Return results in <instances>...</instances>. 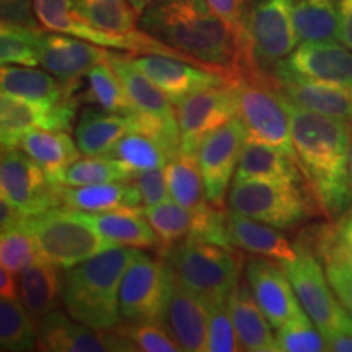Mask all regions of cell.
Segmentation results:
<instances>
[{
    "label": "cell",
    "instance_id": "obj_1",
    "mask_svg": "<svg viewBox=\"0 0 352 352\" xmlns=\"http://www.w3.org/2000/svg\"><path fill=\"white\" fill-rule=\"evenodd\" d=\"M138 26L189 63L222 74L232 83L263 70L254 64L248 41L208 0H155L139 15Z\"/></svg>",
    "mask_w": 352,
    "mask_h": 352
},
{
    "label": "cell",
    "instance_id": "obj_2",
    "mask_svg": "<svg viewBox=\"0 0 352 352\" xmlns=\"http://www.w3.org/2000/svg\"><path fill=\"white\" fill-rule=\"evenodd\" d=\"M283 101L289 113L297 165L305 176L315 204L327 217H341L352 206V124L310 111L285 98Z\"/></svg>",
    "mask_w": 352,
    "mask_h": 352
},
{
    "label": "cell",
    "instance_id": "obj_3",
    "mask_svg": "<svg viewBox=\"0 0 352 352\" xmlns=\"http://www.w3.org/2000/svg\"><path fill=\"white\" fill-rule=\"evenodd\" d=\"M140 254L134 246H114L64 270L63 303L67 314L101 331L120 327L121 279Z\"/></svg>",
    "mask_w": 352,
    "mask_h": 352
},
{
    "label": "cell",
    "instance_id": "obj_4",
    "mask_svg": "<svg viewBox=\"0 0 352 352\" xmlns=\"http://www.w3.org/2000/svg\"><path fill=\"white\" fill-rule=\"evenodd\" d=\"M162 256L171 279L195 294L209 310L227 303L240 283L241 258L233 248L184 239Z\"/></svg>",
    "mask_w": 352,
    "mask_h": 352
},
{
    "label": "cell",
    "instance_id": "obj_5",
    "mask_svg": "<svg viewBox=\"0 0 352 352\" xmlns=\"http://www.w3.org/2000/svg\"><path fill=\"white\" fill-rule=\"evenodd\" d=\"M26 226L36 240L41 258L63 270L116 246L88 222L82 210L67 206L28 217Z\"/></svg>",
    "mask_w": 352,
    "mask_h": 352
},
{
    "label": "cell",
    "instance_id": "obj_6",
    "mask_svg": "<svg viewBox=\"0 0 352 352\" xmlns=\"http://www.w3.org/2000/svg\"><path fill=\"white\" fill-rule=\"evenodd\" d=\"M236 88L239 118L248 132V138L274 147L296 160L289 113L272 83L271 72L258 70L250 74L236 83Z\"/></svg>",
    "mask_w": 352,
    "mask_h": 352
},
{
    "label": "cell",
    "instance_id": "obj_7",
    "mask_svg": "<svg viewBox=\"0 0 352 352\" xmlns=\"http://www.w3.org/2000/svg\"><path fill=\"white\" fill-rule=\"evenodd\" d=\"M228 209L280 230H289L310 217L311 202L297 183L246 179L232 184Z\"/></svg>",
    "mask_w": 352,
    "mask_h": 352
},
{
    "label": "cell",
    "instance_id": "obj_8",
    "mask_svg": "<svg viewBox=\"0 0 352 352\" xmlns=\"http://www.w3.org/2000/svg\"><path fill=\"white\" fill-rule=\"evenodd\" d=\"M296 246L298 252L297 258L290 263L280 264L292 283L302 308L316 324L324 340H329L340 331H351L352 316L334 294L328 276H324L327 271L321 267L316 254L302 241L296 243Z\"/></svg>",
    "mask_w": 352,
    "mask_h": 352
},
{
    "label": "cell",
    "instance_id": "obj_9",
    "mask_svg": "<svg viewBox=\"0 0 352 352\" xmlns=\"http://www.w3.org/2000/svg\"><path fill=\"white\" fill-rule=\"evenodd\" d=\"M34 10L39 23L50 32L65 33L94 43L96 46L127 51L129 54H165L188 60L173 47L152 38L142 30H135L127 34H116L95 28L78 15L70 0H34Z\"/></svg>",
    "mask_w": 352,
    "mask_h": 352
},
{
    "label": "cell",
    "instance_id": "obj_10",
    "mask_svg": "<svg viewBox=\"0 0 352 352\" xmlns=\"http://www.w3.org/2000/svg\"><path fill=\"white\" fill-rule=\"evenodd\" d=\"M297 0H254L246 15V36L254 64L270 70L300 44L294 25Z\"/></svg>",
    "mask_w": 352,
    "mask_h": 352
},
{
    "label": "cell",
    "instance_id": "obj_11",
    "mask_svg": "<svg viewBox=\"0 0 352 352\" xmlns=\"http://www.w3.org/2000/svg\"><path fill=\"white\" fill-rule=\"evenodd\" d=\"M0 192L26 217L59 208V184H54L28 153L2 148Z\"/></svg>",
    "mask_w": 352,
    "mask_h": 352
},
{
    "label": "cell",
    "instance_id": "obj_12",
    "mask_svg": "<svg viewBox=\"0 0 352 352\" xmlns=\"http://www.w3.org/2000/svg\"><path fill=\"white\" fill-rule=\"evenodd\" d=\"M246 140L248 132L236 114L226 124L204 135L197 145L196 157L204 178L206 196L215 208H226L228 186L232 176L235 175Z\"/></svg>",
    "mask_w": 352,
    "mask_h": 352
},
{
    "label": "cell",
    "instance_id": "obj_13",
    "mask_svg": "<svg viewBox=\"0 0 352 352\" xmlns=\"http://www.w3.org/2000/svg\"><path fill=\"white\" fill-rule=\"evenodd\" d=\"M239 114L236 83L210 87L195 91L176 104L179 124V151L196 153L204 135L217 129Z\"/></svg>",
    "mask_w": 352,
    "mask_h": 352
},
{
    "label": "cell",
    "instance_id": "obj_14",
    "mask_svg": "<svg viewBox=\"0 0 352 352\" xmlns=\"http://www.w3.org/2000/svg\"><path fill=\"white\" fill-rule=\"evenodd\" d=\"M168 272L164 259L142 253L131 263L120 285V314L124 321L158 320L164 307Z\"/></svg>",
    "mask_w": 352,
    "mask_h": 352
},
{
    "label": "cell",
    "instance_id": "obj_15",
    "mask_svg": "<svg viewBox=\"0 0 352 352\" xmlns=\"http://www.w3.org/2000/svg\"><path fill=\"white\" fill-rule=\"evenodd\" d=\"M39 351L51 352H118L139 351L134 342L118 331L87 327L63 311H52L38 323Z\"/></svg>",
    "mask_w": 352,
    "mask_h": 352
},
{
    "label": "cell",
    "instance_id": "obj_16",
    "mask_svg": "<svg viewBox=\"0 0 352 352\" xmlns=\"http://www.w3.org/2000/svg\"><path fill=\"white\" fill-rule=\"evenodd\" d=\"M271 70L352 88V50L333 39L300 43Z\"/></svg>",
    "mask_w": 352,
    "mask_h": 352
},
{
    "label": "cell",
    "instance_id": "obj_17",
    "mask_svg": "<svg viewBox=\"0 0 352 352\" xmlns=\"http://www.w3.org/2000/svg\"><path fill=\"white\" fill-rule=\"evenodd\" d=\"M131 60L178 104L195 91L232 83L226 76L165 54H129Z\"/></svg>",
    "mask_w": 352,
    "mask_h": 352
},
{
    "label": "cell",
    "instance_id": "obj_18",
    "mask_svg": "<svg viewBox=\"0 0 352 352\" xmlns=\"http://www.w3.org/2000/svg\"><path fill=\"white\" fill-rule=\"evenodd\" d=\"M168 272V271H166ZM210 310L183 285H179L168 274V285L160 321L182 351L201 352L208 346Z\"/></svg>",
    "mask_w": 352,
    "mask_h": 352
},
{
    "label": "cell",
    "instance_id": "obj_19",
    "mask_svg": "<svg viewBox=\"0 0 352 352\" xmlns=\"http://www.w3.org/2000/svg\"><path fill=\"white\" fill-rule=\"evenodd\" d=\"M246 280L272 328L284 327L302 310L292 283L279 261L270 258L252 259L246 266Z\"/></svg>",
    "mask_w": 352,
    "mask_h": 352
},
{
    "label": "cell",
    "instance_id": "obj_20",
    "mask_svg": "<svg viewBox=\"0 0 352 352\" xmlns=\"http://www.w3.org/2000/svg\"><path fill=\"white\" fill-rule=\"evenodd\" d=\"M107 56L108 51L101 46L70 34H39V64L69 88H77L82 78Z\"/></svg>",
    "mask_w": 352,
    "mask_h": 352
},
{
    "label": "cell",
    "instance_id": "obj_21",
    "mask_svg": "<svg viewBox=\"0 0 352 352\" xmlns=\"http://www.w3.org/2000/svg\"><path fill=\"white\" fill-rule=\"evenodd\" d=\"M77 98H74L56 111L46 113L19 96L2 94L0 98L2 148H19L26 132L38 127L47 131H69L77 111Z\"/></svg>",
    "mask_w": 352,
    "mask_h": 352
},
{
    "label": "cell",
    "instance_id": "obj_22",
    "mask_svg": "<svg viewBox=\"0 0 352 352\" xmlns=\"http://www.w3.org/2000/svg\"><path fill=\"white\" fill-rule=\"evenodd\" d=\"M271 76L277 94L290 103L352 124L351 87L307 80L280 70H271Z\"/></svg>",
    "mask_w": 352,
    "mask_h": 352
},
{
    "label": "cell",
    "instance_id": "obj_23",
    "mask_svg": "<svg viewBox=\"0 0 352 352\" xmlns=\"http://www.w3.org/2000/svg\"><path fill=\"white\" fill-rule=\"evenodd\" d=\"M0 88L2 94L28 101L46 113L59 109L63 104L76 98V88L65 87L59 78L46 70L25 65L3 64L0 69Z\"/></svg>",
    "mask_w": 352,
    "mask_h": 352
},
{
    "label": "cell",
    "instance_id": "obj_24",
    "mask_svg": "<svg viewBox=\"0 0 352 352\" xmlns=\"http://www.w3.org/2000/svg\"><path fill=\"white\" fill-rule=\"evenodd\" d=\"M63 206L82 212H111V210H142L144 202L135 183L111 182L87 186L59 184Z\"/></svg>",
    "mask_w": 352,
    "mask_h": 352
},
{
    "label": "cell",
    "instance_id": "obj_25",
    "mask_svg": "<svg viewBox=\"0 0 352 352\" xmlns=\"http://www.w3.org/2000/svg\"><path fill=\"white\" fill-rule=\"evenodd\" d=\"M227 233L230 243L246 253L279 263L294 261L298 254L297 246L290 243L276 227L232 210L227 214Z\"/></svg>",
    "mask_w": 352,
    "mask_h": 352
},
{
    "label": "cell",
    "instance_id": "obj_26",
    "mask_svg": "<svg viewBox=\"0 0 352 352\" xmlns=\"http://www.w3.org/2000/svg\"><path fill=\"white\" fill-rule=\"evenodd\" d=\"M107 60L121 78L122 85L129 100L134 104L135 113L145 114L160 120H178L176 118V104L168 95L148 78L138 65L131 60V56L114 54L108 51Z\"/></svg>",
    "mask_w": 352,
    "mask_h": 352
},
{
    "label": "cell",
    "instance_id": "obj_27",
    "mask_svg": "<svg viewBox=\"0 0 352 352\" xmlns=\"http://www.w3.org/2000/svg\"><path fill=\"white\" fill-rule=\"evenodd\" d=\"M233 324L243 351L274 352L277 351L276 336L271 333V323L254 300L248 280H241L228 297Z\"/></svg>",
    "mask_w": 352,
    "mask_h": 352
},
{
    "label": "cell",
    "instance_id": "obj_28",
    "mask_svg": "<svg viewBox=\"0 0 352 352\" xmlns=\"http://www.w3.org/2000/svg\"><path fill=\"white\" fill-rule=\"evenodd\" d=\"M57 267L41 258L19 276L20 300L36 324L44 316L56 311L63 300L64 277H60Z\"/></svg>",
    "mask_w": 352,
    "mask_h": 352
},
{
    "label": "cell",
    "instance_id": "obj_29",
    "mask_svg": "<svg viewBox=\"0 0 352 352\" xmlns=\"http://www.w3.org/2000/svg\"><path fill=\"white\" fill-rule=\"evenodd\" d=\"M85 219L104 239L116 246L162 250V240L147 219L139 210H111V212H83Z\"/></svg>",
    "mask_w": 352,
    "mask_h": 352
},
{
    "label": "cell",
    "instance_id": "obj_30",
    "mask_svg": "<svg viewBox=\"0 0 352 352\" xmlns=\"http://www.w3.org/2000/svg\"><path fill=\"white\" fill-rule=\"evenodd\" d=\"M300 173L296 160L274 147L248 138L233 175V183L246 179H274L298 184L302 183Z\"/></svg>",
    "mask_w": 352,
    "mask_h": 352
},
{
    "label": "cell",
    "instance_id": "obj_31",
    "mask_svg": "<svg viewBox=\"0 0 352 352\" xmlns=\"http://www.w3.org/2000/svg\"><path fill=\"white\" fill-rule=\"evenodd\" d=\"M20 148L28 153L56 184L57 176L80 158V148L65 131L32 129L23 135Z\"/></svg>",
    "mask_w": 352,
    "mask_h": 352
},
{
    "label": "cell",
    "instance_id": "obj_32",
    "mask_svg": "<svg viewBox=\"0 0 352 352\" xmlns=\"http://www.w3.org/2000/svg\"><path fill=\"white\" fill-rule=\"evenodd\" d=\"M131 127L129 114L87 108L78 118L76 142L83 155H104L131 131Z\"/></svg>",
    "mask_w": 352,
    "mask_h": 352
},
{
    "label": "cell",
    "instance_id": "obj_33",
    "mask_svg": "<svg viewBox=\"0 0 352 352\" xmlns=\"http://www.w3.org/2000/svg\"><path fill=\"white\" fill-rule=\"evenodd\" d=\"M318 256L324 270L352 274V209L331 223L316 227L314 235L300 240Z\"/></svg>",
    "mask_w": 352,
    "mask_h": 352
},
{
    "label": "cell",
    "instance_id": "obj_34",
    "mask_svg": "<svg viewBox=\"0 0 352 352\" xmlns=\"http://www.w3.org/2000/svg\"><path fill=\"white\" fill-rule=\"evenodd\" d=\"M165 173L171 199L192 212H199L210 206L196 153L178 151L166 164Z\"/></svg>",
    "mask_w": 352,
    "mask_h": 352
},
{
    "label": "cell",
    "instance_id": "obj_35",
    "mask_svg": "<svg viewBox=\"0 0 352 352\" xmlns=\"http://www.w3.org/2000/svg\"><path fill=\"white\" fill-rule=\"evenodd\" d=\"M104 155L113 158L134 175L140 171L165 168L173 153L152 135L139 131H129Z\"/></svg>",
    "mask_w": 352,
    "mask_h": 352
},
{
    "label": "cell",
    "instance_id": "obj_36",
    "mask_svg": "<svg viewBox=\"0 0 352 352\" xmlns=\"http://www.w3.org/2000/svg\"><path fill=\"white\" fill-rule=\"evenodd\" d=\"M294 25L300 43L338 38V0H297L294 7Z\"/></svg>",
    "mask_w": 352,
    "mask_h": 352
},
{
    "label": "cell",
    "instance_id": "obj_37",
    "mask_svg": "<svg viewBox=\"0 0 352 352\" xmlns=\"http://www.w3.org/2000/svg\"><path fill=\"white\" fill-rule=\"evenodd\" d=\"M108 57V56H107ZM82 100L85 103H95L98 108L109 113L134 114L135 108L127 96L121 78L114 72L107 59L96 64L87 74V90Z\"/></svg>",
    "mask_w": 352,
    "mask_h": 352
},
{
    "label": "cell",
    "instance_id": "obj_38",
    "mask_svg": "<svg viewBox=\"0 0 352 352\" xmlns=\"http://www.w3.org/2000/svg\"><path fill=\"white\" fill-rule=\"evenodd\" d=\"M32 315L16 298L0 300V349L7 352L34 351L39 346V334Z\"/></svg>",
    "mask_w": 352,
    "mask_h": 352
},
{
    "label": "cell",
    "instance_id": "obj_39",
    "mask_svg": "<svg viewBox=\"0 0 352 352\" xmlns=\"http://www.w3.org/2000/svg\"><path fill=\"white\" fill-rule=\"evenodd\" d=\"M83 20L108 33L127 34L135 32L138 13L129 0H70Z\"/></svg>",
    "mask_w": 352,
    "mask_h": 352
},
{
    "label": "cell",
    "instance_id": "obj_40",
    "mask_svg": "<svg viewBox=\"0 0 352 352\" xmlns=\"http://www.w3.org/2000/svg\"><path fill=\"white\" fill-rule=\"evenodd\" d=\"M140 212L151 222L153 230L160 236V254H164L175 243L186 239L192 230V226H195V212L183 208L175 199L164 201L157 206L142 208Z\"/></svg>",
    "mask_w": 352,
    "mask_h": 352
},
{
    "label": "cell",
    "instance_id": "obj_41",
    "mask_svg": "<svg viewBox=\"0 0 352 352\" xmlns=\"http://www.w3.org/2000/svg\"><path fill=\"white\" fill-rule=\"evenodd\" d=\"M132 176L134 175L129 170L107 155H85V158H78L57 176L56 184L87 186V184L129 182Z\"/></svg>",
    "mask_w": 352,
    "mask_h": 352
},
{
    "label": "cell",
    "instance_id": "obj_42",
    "mask_svg": "<svg viewBox=\"0 0 352 352\" xmlns=\"http://www.w3.org/2000/svg\"><path fill=\"white\" fill-rule=\"evenodd\" d=\"M26 219L7 230H2L0 236V264L16 276L41 259L36 240L26 226Z\"/></svg>",
    "mask_w": 352,
    "mask_h": 352
},
{
    "label": "cell",
    "instance_id": "obj_43",
    "mask_svg": "<svg viewBox=\"0 0 352 352\" xmlns=\"http://www.w3.org/2000/svg\"><path fill=\"white\" fill-rule=\"evenodd\" d=\"M43 30L2 25L0 30V60L3 64L36 67L39 65V34Z\"/></svg>",
    "mask_w": 352,
    "mask_h": 352
},
{
    "label": "cell",
    "instance_id": "obj_44",
    "mask_svg": "<svg viewBox=\"0 0 352 352\" xmlns=\"http://www.w3.org/2000/svg\"><path fill=\"white\" fill-rule=\"evenodd\" d=\"M277 351L284 352H321L328 351L324 336L316 328L307 311L302 310L290 318L276 334Z\"/></svg>",
    "mask_w": 352,
    "mask_h": 352
},
{
    "label": "cell",
    "instance_id": "obj_45",
    "mask_svg": "<svg viewBox=\"0 0 352 352\" xmlns=\"http://www.w3.org/2000/svg\"><path fill=\"white\" fill-rule=\"evenodd\" d=\"M127 340L134 342L139 351L145 352H175L182 351L173 338L170 336L164 324L158 320L127 321L114 328Z\"/></svg>",
    "mask_w": 352,
    "mask_h": 352
},
{
    "label": "cell",
    "instance_id": "obj_46",
    "mask_svg": "<svg viewBox=\"0 0 352 352\" xmlns=\"http://www.w3.org/2000/svg\"><path fill=\"white\" fill-rule=\"evenodd\" d=\"M241 342L233 324L228 302L210 310L209 329H208V346L209 352H236L241 351Z\"/></svg>",
    "mask_w": 352,
    "mask_h": 352
},
{
    "label": "cell",
    "instance_id": "obj_47",
    "mask_svg": "<svg viewBox=\"0 0 352 352\" xmlns=\"http://www.w3.org/2000/svg\"><path fill=\"white\" fill-rule=\"evenodd\" d=\"M132 182H134L135 186L139 188L140 196H142L144 208L157 206L160 204V202L171 199L165 168L147 170L140 171V173H134Z\"/></svg>",
    "mask_w": 352,
    "mask_h": 352
},
{
    "label": "cell",
    "instance_id": "obj_48",
    "mask_svg": "<svg viewBox=\"0 0 352 352\" xmlns=\"http://www.w3.org/2000/svg\"><path fill=\"white\" fill-rule=\"evenodd\" d=\"M2 25L25 26L32 30H43L39 23L34 0H2Z\"/></svg>",
    "mask_w": 352,
    "mask_h": 352
},
{
    "label": "cell",
    "instance_id": "obj_49",
    "mask_svg": "<svg viewBox=\"0 0 352 352\" xmlns=\"http://www.w3.org/2000/svg\"><path fill=\"white\" fill-rule=\"evenodd\" d=\"M208 2L236 33L248 41V36H246V15H248L246 0H208Z\"/></svg>",
    "mask_w": 352,
    "mask_h": 352
},
{
    "label": "cell",
    "instance_id": "obj_50",
    "mask_svg": "<svg viewBox=\"0 0 352 352\" xmlns=\"http://www.w3.org/2000/svg\"><path fill=\"white\" fill-rule=\"evenodd\" d=\"M327 271L328 280L331 284V287L336 294V297L340 298V302L344 305V308L349 311L352 316V274L347 272L334 271V270H324Z\"/></svg>",
    "mask_w": 352,
    "mask_h": 352
},
{
    "label": "cell",
    "instance_id": "obj_51",
    "mask_svg": "<svg viewBox=\"0 0 352 352\" xmlns=\"http://www.w3.org/2000/svg\"><path fill=\"white\" fill-rule=\"evenodd\" d=\"M338 12H340L338 39L352 50V0H338Z\"/></svg>",
    "mask_w": 352,
    "mask_h": 352
},
{
    "label": "cell",
    "instance_id": "obj_52",
    "mask_svg": "<svg viewBox=\"0 0 352 352\" xmlns=\"http://www.w3.org/2000/svg\"><path fill=\"white\" fill-rule=\"evenodd\" d=\"M25 219L26 215L21 214L10 201H7L6 197H0V227H2V230H7V228L23 222Z\"/></svg>",
    "mask_w": 352,
    "mask_h": 352
},
{
    "label": "cell",
    "instance_id": "obj_53",
    "mask_svg": "<svg viewBox=\"0 0 352 352\" xmlns=\"http://www.w3.org/2000/svg\"><path fill=\"white\" fill-rule=\"evenodd\" d=\"M328 351L334 352H352V329L351 331H340L327 340Z\"/></svg>",
    "mask_w": 352,
    "mask_h": 352
},
{
    "label": "cell",
    "instance_id": "obj_54",
    "mask_svg": "<svg viewBox=\"0 0 352 352\" xmlns=\"http://www.w3.org/2000/svg\"><path fill=\"white\" fill-rule=\"evenodd\" d=\"M13 272L6 267L0 270V294L6 298H16V280L13 279Z\"/></svg>",
    "mask_w": 352,
    "mask_h": 352
},
{
    "label": "cell",
    "instance_id": "obj_55",
    "mask_svg": "<svg viewBox=\"0 0 352 352\" xmlns=\"http://www.w3.org/2000/svg\"><path fill=\"white\" fill-rule=\"evenodd\" d=\"M153 2H155V0H129L131 7L134 8L138 15H142V13L145 12V8H147Z\"/></svg>",
    "mask_w": 352,
    "mask_h": 352
},
{
    "label": "cell",
    "instance_id": "obj_56",
    "mask_svg": "<svg viewBox=\"0 0 352 352\" xmlns=\"http://www.w3.org/2000/svg\"><path fill=\"white\" fill-rule=\"evenodd\" d=\"M349 183H351V196H352V145H351V158H349Z\"/></svg>",
    "mask_w": 352,
    "mask_h": 352
}]
</instances>
